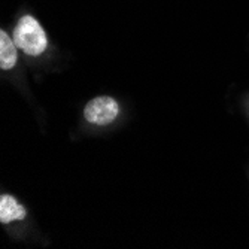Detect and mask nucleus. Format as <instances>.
Segmentation results:
<instances>
[{"label": "nucleus", "mask_w": 249, "mask_h": 249, "mask_svg": "<svg viewBox=\"0 0 249 249\" xmlns=\"http://www.w3.org/2000/svg\"><path fill=\"white\" fill-rule=\"evenodd\" d=\"M14 42L27 55H40L48 47V39L42 26L30 15L21 17L14 29Z\"/></svg>", "instance_id": "1"}, {"label": "nucleus", "mask_w": 249, "mask_h": 249, "mask_svg": "<svg viewBox=\"0 0 249 249\" xmlns=\"http://www.w3.org/2000/svg\"><path fill=\"white\" fill-rule=\"evenodd\" d=\"M120 114L117 100L109 96H100L89 100L84 109V117L88 123L96 125H107Z\"/></svg>", "instance_id": "2"}, {"label": "nucleus", "mask_w": 249, "mask_h": 249, "mask_svg": "<svg viewBox=\"0 0 249 249\" xmlns=\"http://www.w3.org/2000/svg\"><path fill=\"white\" fill-rule=\"evenodd\" d=\"M26 216V208L21 203H18L12 196L3 194L0 197V222L9 224L14 221H22Z\"/></svg>", "instance_id": "3"}, {"label": "nucleus", "mask_w": 249, "mask_h": 249, "mask_svg": "<svg viewBox=\"0 0 249 249\" xmlns=\"http://www.w3.org/2000/svg\"><path fill=\"white\" fill-rule=\"evenodd\" d=\"M17 48L18 47L9 39L8 33L5 30L0 32V69L2 71H9L17 64Z\"/></svg>", "instance_id": "4"}]
</instances>
